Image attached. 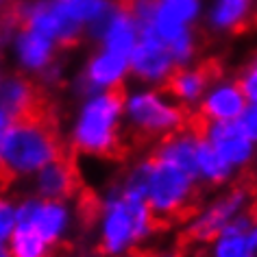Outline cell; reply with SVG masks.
<instances>
[{
    "mask_svg": "<svg viewBox=\"0 0 257 257\" xmlns=\"http://www.w3.org/2000/svg\"><path fill=\"white\" fill-rule=\"evenodd\" d=\"M159 7L175 20L188 24L198 11V0H159Z\"/></svg>",
    "mask_w": 257,
    "mask_h": 257,
    "instance_id": "obj_21",
    "label": "cell"
},
{
    "mask_svg": "<svg viewBox=\"0 0 257 257\" xmlns=\"http://www.w3.org/2000/svg\"><path fill=\"white\" fill-rule=\"evenodd\" d=\"M248 102L235 83H220L198 100V118L203 122H231L244 111Z\"/></svg>",
    "mask_w": 257,
    "mask_h": 257,
    "instance_id": "obj_13",
    "label": "cell"
},
{
    "mask_svg": "<svg viewBox=\"0 0 257 257\" xmlns=\"http://www.w3.org/2000/svg\"><path fill=\"white\" fill-rule=\"evenodd\" d=\"M188 111L170 100L162 89H146L124 96L122 124H126L128 133L142 140H162L188 126Z\"/></svg>",
    "mask_w": 257,
    "mask_h": 257,
    "instance_id": "obj_5",
    "label": "cell"
},
{
    "mask_svg": "<svg viewBox=\"0 0 257 257\" xmlns=\"http://www.w3.org/2000/svg\"><path fill=\"white\" fill-rule=\"evenodd\" d=\"M14 122H16V118H14V115H11L3 105H0V133L7 131V128L14 124Z\"/></svg>",
    "mask_w": 257,
    "mask_h": 257,
    "instance_id": "obj_24",
    "label": "cell"
},
{
    "mask_svg": "<svg viewBox=\"0 0 257 257\" xmlns=\"http://www.w3.org/2000/svg\"><path fill=\"white\" fill-rule=\"evenodd\" d=\"M18 55L24 68L42 70L53 57V40L35 31H22L18 37Z\"/></svg>",
    "mask_w": 257,
    "mask_h": 257,
    "instance_id": "obj_17",
    "label": "cell"
},
{
    "mask_svg": "<svg viewBox=\"0 0 257 257\" xmlns=\"http://www.w3.org/2000/svg\"><path fill=\"white\" fill-rule=\"evenodd\" d=\"M155 257H183V255L177 253V250H166V253H157Z\"/></svg>",
    "mask_w": 257,
    "mask_h": 257,
    "instance_id": "obj_25",
    "label": "cell"
},
{
    "mask_svg": "<svg viewBox=\"0 0 257 257\" xmlns=\"http://www.w3.org/2000/svg\"><path fill=\"white\" fill-rule=\"evenodd\" d=\"M175 68L170 50L155 37H142L128 53V70L142 81L162 83Z\"/></svg>",
    "mask_w": 257,
    "mask_h": 257,
    "instance_id": "obj_11",
    "label": "cell"
},
{
    "mask_svg": "<svg viewBox=\"0 0 257 257\" xmlns=\"http://www.w3.org/2000/svg\"><path fill=\"white\" fill-rule=\"evenodd\" d=\"M31 181H33L35 196L50 198V201H70L79 188V170L63 155L37 170Z\"/></svg>",
    "mask_w": 257,
    "mask_h": 257,
    "instance_id": "obj_12",
    "label": "cell"
},
{
    "mask_svg": "<svg viewBox=\"0 0 257 257\" xmlns=\"http://www.w3.org/2000/svg\"><path fill=\"white\" fill-rule=\"evenodd\" d=\"M235 124L242 128V133L246 138H250L255 142L257 140V111H255V102H248L244 107V111L235 118Z\"/></svg>",
    "mask_w": 257,
    "mask_h": 257,
    "instance_id": "obj_22",
    "label": "cell"
},
{
    "mask_svg": "<svg viewBox=\"0 0 257 257\" xmlns=\"http://www.w3.org/2000/svg\"><path fill=\"white\" fill-rule=\"evenodd\" d=\"M255 81H257V70L255 63H250L248 70L240 76V81L235 83L237 89L242 92V96L246 98V102H255L257 100V89H255Z\"/></svg>",
    "mask_w": 257,
    "mask_h": 257,
    "instance_id": "obj_23",
    "label": "cell"
},
{
    "mask_svg": "<svg viewBox=\"0 0 257 257\" xmlns=\"http://www.w3.org/2000/svg\"><path fill=\"white\" fill-rule=\"evenodd\" d=\"M7 248L11 257H48L53 246L33 227L24 222H16L14 233L7 240Z\"/></svg>",
    "mask_w": 257,
    "mask_h": 257,
    "instance_id": "obj_18",
    "label": "cell"
},
{
    "mask_svg": "<svg viewBox=\"0 0 257 257\" xmlns=\"http://www.w3.org/2000/svg\"><path fill=\"white\" fill-rule=\"evenodd\" d=\"M250 0H218L216 9H214V24L222 29L235 27L240 20H244Z\"/></svg>",
    "mask_w": 257,
    "mask_h": 257,
    "instance_id": "obj_19",
    "label": "cell"
},
{
    "mask_svg": "<svg viewBox=\"0 0 257 257\" xmlns=\"http://www.w3.org/2000/svg\"><path fill=\"white\" fill-rule=\"evenodd\" d=\"M0 105L7 109L16 120L44 111L37 87L27 79H22V76H11L7 81H0Z\"/></svg>",
    "mask_w": 257,
    "mask_h": 257,
    "instance_id": "obj_14",
    "label": "cell"
},
{
    "mask_svg": "<svg viewBox=\"0 0 257 257\" xmlns=\"http://www.w3.org/2000/svg\"><path fill=\"white\" fill-rule=\"evenodd\" d=\"M128 70V57L118 55V53H109V50H102L100 55H96L87 66L85 72V85L87 89H96V92H102V89H109L115 83L124 81V74Z\"/></svg>",
    "mask_w": 257,
    "mask_h": 257,
    "instance_id": "obj_16",
    "label": "cell"
},
{
    "mask_svg": "<svg viewBox=\"0 0 257 257\" xmlns=\"http://www.w3.org/2000/svg\"><path fill=\"white\" fill-rule=\"evenodd\" d=\"M198 179L190 172L149 155L144 201L157 222H172L190 214L198 194Z\"/></svg>",
    "mask_w": 257,
    "mask_h": 257,
    "instance_id": "obj_4",
    "label": "cell"
},
{
    "mask_svg": "<svg viewBox=\"0 0 257 257\" xmlns=\"http://www.w3.org/2000/svg\"><path fill=\"white\" fill-rule=\"evenodd\" d=\"M253 207L250 190L244 185H233L227 192L211 198L207 205H203L198 211L190 214L185 233L194 242H209L222 227L237 218L240 214H246Z\"/></svg>",
    "mask_w": 257,
    "mask_h": 257,
    "instance_id": "obj_6",
    "label": "cell"
},
{
    "mask_svg": "<svg viewBox=\"0 0 257 257\" xmlns=\"http://www.w3.org/2000/svg\"><path fill=\"white\" fill-rule=\"evenodd\" d=\"M194 168L198 183L220 188L235 179V170L218 155L216 149L205 138H198L196 142V155H194Z\"/></svg>",
    "mask_w": 257,
    "mask_h": 257,
    "instance_id": "obj_15",
    "label": "cell"
},
{
    "mask_svg": "<svg viewBox=\"0 0 257 257\" xmlns=\"http://www.w3.org/2000/svg\"><path fill=\"white\" fill-rule=\"evenodd\" d=\"M218 74H220V66L216 59H207L196 68H172L170 74L162 81V92L183 109L194 107Z\"/></svg>",
    "mask_w": 257,
    "mask_h": 257,
    "instance_id": "obj_9",
    "label": "cell"
},
{
    "mask_svg": "<svg viewBox=\"0 0 257 257\" xmlns=\"http://www.w3.org/2000/svg\"><path fill=\"white\" fill-rule=\"evenodd\" d=\"M159 222L140 194L126 190L120 181L107 185L96 211L98 250L105 257H128L138 253L153 235Z\"/></svg>",
    "mask_w": 257,
    "mask_h": 257,
    "instance_id": "obj_1",
    "label": "cell"
},
{
    "mask_svg": "<svg viewBox=\"0 0 257 257\" xmlns=\"http://www.w3.org/2000/svg\"><path fill=\"white\" fill-rule=\"evenodd\" d=\"M124 96V81H120L85 100L70 128V146L79 155L109 159L122 149Z\"/></svg>",
    "mask_w": 257,
    "mask_h": 257,
    "instance_id": "obj_3",
    "label": "cell"
},
{
    "mask_svg": "<svg viewBox=\"0 0 257 257\" xmlns=\"http://www.w3.org/2000/svg\"><path fill=\"white\" fill-rule=\"evenodd\" d=\"M18 205V222L33 227L50 246L66 240L74 224V209L70 201H50L35 194L24 196Z\"/></svg>",
    "mask_w": 257,
    "mask_h": 257,
    "instance_id": "obj_7",
    "label": "cell"
},
{
    "mask_svg": "<svg viewBox=\"0 0 257 257\" xmlns=\"http://www.w3.org/2000/svg\"><path fill=\"white\" fill-rule=\"evenodd\" d=\"M18 222V205L14 198L0 194V242L7 244Z\"/></svg>",
    "mask_w": 257,
    "mask_h": 257,
    "instance_id": "obj_20",
    "label": "cell"
},
{
    "mask_svg": "<svg viewBox=\"0 0 257 257\" xmlns=\"http://www.w3.org/2000/svg\"><path fill=\"white\" fill-rule=\"evenodd\" d=\"M63 157V144L44 111L18 118L0 133V172L9 179H31L37 170Z\"/></svg>",
    "mask_w": 257,
    "mask_h": 257,
    "instance_id": "obj_2",
    "label": "cell"
},
{
    "mask_svg": "<svg viewBox=\"0 0 257 257\" xmlns=\"http://www.w3.org/2000/svg\"><path fill=\"white\" fill-rule=\"evenodd\" d=\"M136 257H155V253H138Z\"/></svg>",
    "mask_w": 257,
    "mask_h": 257,
    "instance_id": "obj_27",
    "label": "cell"
},
{
    "mask_svg": "<svg viewBox=\"0 0 257 257\" xmlns=\"http://www.w3.org/2000/svg\"><path fill=\"white\" fill-rule=\"evenodd\" d=\"M209 257H257V224L255 216L246 211L233 218L227 227L207 242Z\"/></svg>",
    "mask_w": 257,
    "mask_h": 257,
    "instance_id": "obj_10",
    "label": "cell"
},
{
    "mask_svg": "<svg viewBox=\"0 0 257 257\" xmlns=\"http://www.w3.org/2000/svg\"><path fill=\"white\" fill-rule=\"evenodd\" d=\"M190 122L198 128L201 138L214 146L216 153L227 162L231 168L237 172H244L253 164L255 159V142L242 133V128L235 124V120L231 122H203L196 115V122L190 118Z\"/></svg>",
    "mask_w": 257,
    "mask_h": 257,
    "instance_id": "obj_8",
    "label": "cell"
},
{
    "mask_svg": "<svg viewBox=\"0 0 257 257\" xmlns=\"http://www.w3.org/2000/svg\"><path fill=\"white\" fill-rule=\"evenodd\" d=\"M0 257H11L9 248H7V244H5V242H0Z\"/></svg>",
    "mask_w": 257,
    "mask_h": 257,
    "instance_id": "obj_26",
    "label": "cell"
}]
</instances>
